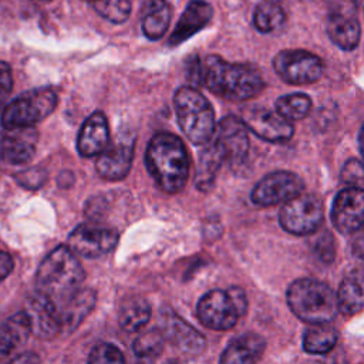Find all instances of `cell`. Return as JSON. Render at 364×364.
Listing matches in <instances>:
<instances>
[{
	"mask_svg": "<svg viewBox=\"0 0 364 364\" xmlns=\"http://www.w3.org/2000/svg\"><path fill=\"white\" fill-rule=\"evenodd\" d=\"M199 84L229 101L252 100L264 88L263 77L253 65L229 63L215 54L200 61Z\"/></svg>",
	"mask_w": 364,
	"mask_h": 364,
	"instance_id": "6da1fadb",
	"label": "cell"
},
{
	"mask_svg": "<svg viewBox=\"0 0 364 364\" xmlns=\"http://www.w3.org/2000/svg\"><path fill=\"white\" fill-rule=\"evenodd\" d=\"M145 164L164 192L178 193L185 188L189 176V156L182 139L175 134H155L146 145Z\"/></svg>",
	"mask_w": 364,
	"mask_h": 364,
	"instance_id": "7a4b0ae2",
	"label": "cell"
},
{
	"mask_svg": "<svg viewBox=\"0 0 364 364\" xmlns=\"http://www.w3.org/2000/svg\"><path fill=\"white\" fill-rule=\"evenodd\" d=\"M85 272L68 246H57L40 263L36 273V293L55 306L67 300L82 284Z\"/></svg>",
	"mask_w": 364,
	"mask_h": 364,
	"instance_id": "3957f363",
	"label": "cell"
},
{
	"mask_svg": "<svg viewBox=\"0 0 364 364\" xmlns=\"http://www.w3.org/2000/svg\"><path fill=\"white\" fill-rule=\"evenodd\" d=\"M286 299L293 314L309 324L330 323L338 311L333 289L311 277L294 280L287 289Z\"/></svg>",
	"mask_w": 364,
	"mask_h": 364,
	"instance_id": "277c9868",
	"label": "cell"
},
{
	"mask_svg": "<svg viewBox=\"0 0 364 364\" xmlns=\"http://www.w3.org/2000/svg\"><path fill=\"white\" fill-rule=\"evenodd\" d=\"M173 107L179 128L195 145L206 144L215 131V112L205 95L193 87L178 88Z\"/></svg>",
	"mask_w": 364,
	"mask_h": 364,
	"instance_id": "5b68a950",
	"label": "cell"
},
{
	"mask_svg": "<svg viewBox=\"0 0 364 364\" xmlns=\"http://www.w3.org/2000/svg\"><path fill=\"white\" fill-rule=\"evenodd\" d=\"M57 102L58 97L53 88L41 87L26 91L6 105L1 124L4 128L36 125L55 109Z\"/></svg>",
	"mask_w": 364,
	"mask_h": 364,
	"instance_id": "8992f818",
	"label": "cell"
},
{
	"mask_svg": "<svg viewBox=\"0 0 364 364\" xmlns=\"http://www.w3.org/2000/svg\"><path fill=\"white\" fill-rule=\"evenodd\" d=\"M323 219L324 209L321 200L313 193L303 192L284 202L279 213L280 226L286 232L297 236L317 232L323 225Z\"/></svg>",
	"mask_w": 364,
	"mask_h": 364,
	"instance_id": "52a82bcc",
	"label": "cell"
},
{
	"mask_svg": "<svg viewBox=\"0 0 364 364\" xmlns=\"http://www.w3.org/2000/svg\"><path fill=\"white\" fill-rule=\"evenodd\" d=\"M273 68L287 84L304 85L318 81L324 71L321 58L306 50H282L273 58Z\"/></svg>",
	"mask_w": 364,
	"mask_h": 364,
	"instance_id": "ba28073f",
	"label": "cell"
},
{
	"mask_svg": "<svg viewBox=\"0 0 364 364\" xmlns=\"http://www.w3.org/2000/svg\"><path fill=\"white\" fill-rule=\"evenodd\" d=\"M118 232L114 228L88 222L78 225L67 239V246L77 255L95 259L109 253L118 243Z\"/></svg>",
	"mask_w": 364,
	"mask_h": 364,
	"instance_id": "9c48e42d",
	"label": "cell"
},
{
	"mask_svg": "<svg viewBox=\"0 0 364 364\" xmlns=\"http://www.w3.org/2000/svg\"><path fill=\"white\" fill-rule=\"evenodd\" d=\"M304 191L303 179L291 171H274L264 175L252 189L250 199L255 205L267 208L284 203Z\"/></svg>",
	"mask_w": 364,
	"mask_h": 364,
	"instance_id": "30bf717a",
	"label": "cell"
},
{
	"mask_svg": "<svg viewBox=\"0 0 364 364\" xmlns=\"http://www.w3.org/2000/svg\"><path fill=\"white\" fill-rule=\"evenodd\" d=\"M358 4L354 0H337L331 4L327 17V36L341 50H354L361 37V26L355 14Z\"/></svg>",
	"mask_w": 364,
	"mask_h": 364,
	"instance_id": "8fae6325",
	"label": "cell"
},
{
	"mask_svg": "<svg viewBox=\"0 0 364 364\" xmlns=\"http://www.w3.org/2000/svg\"><path fill=\"white\" fill-rule=\"evenodd\" d=\"M135 149L134 134L124 131L117 135L114 141H109L105 149L97 155L95 169L97 173L107 181L124 179L132 165Z\"/></svg>",
	"mask_w": 364,
	"mask_h": 364,
	"instance_id": "7c38bea8",
	"label": "cell"
},
{
	"mask_svg": "<svg viewBox=\"0 0 364 364\" xmlns=\"http://www.w3.org/2000/svg\"><path fill=\"white\" fill-rule=\"evenodd\" d=\"M222 152L225 164L240 165L249 152L250 142L247 128L240 117H223L216 125L210 138Z\"/></svg>",
	"mask_w": 364,
	"mask_h": 364,
	"instance_id": "4fadbf2b",
	"label": "cell"
},
{
	"mask_svg": "<svg viewBox=\"0 0 364 364\" xmlns=\"http://www.w3.org/2000/svg\"><path fill=\"white\" fill-rule=\"evenodd\" d=\"M196 316L205 327L216 331L232 328L240 318V314L228 291L219 289H213L199 299Z\"/></svg>",
	"mask_w": 364,
	"mask_h": 364,
	"instance_id": "5bb4252c",
	"label": "cell"
},
{
	"mask_svg": "<svg viewBox=\"0 0 364 364\" xmlns=\"http://www.w3.org/2000/svg\"><path fill=\"white\" fill-rule=\"evenodd\" d=\"M245 127L267 142H286L294 134V127L276 111L264 107H246L240 112Z\"/></svg>",
	"mask_w": 364,
	"mask_h": 364,
	"instance_id": "9a60e30c",
	"label": "cell"
},
{
	"mask_svg": "<svg viewBox=\"0 0 364 364\" xmlns=\"http://www.w3.org/2000/svg\"><path fill=\"white\" fill-rule=\"evenodd\" d=\"M159 330L165 341L171 343L175 348L185 354L199 355L206 348L205 336L169 307H165L161 311Z\"/></svg>",
	"mask_w": 364,
	"mask_h": 364,
	"instance_id": "2e32d148",
	"label": "cell"
},
{
	"mask_svg": "<svg viewBox=\"0 0 364 364\" xmlns=\"http://www.w3.org/2000/svg\"><path fill=\"white\" fill-rule=\"evenodd\" d=\"M364 219V192L361 188L347 186L341 189L331 205V222L346 235L361 230Z\"/></svg>",
	"mask_w": 364,
	"mask_h": 364,
	"instance_id": "e0dca14e",
	"label": "cell"
},
{
	"mask_svg": "<svg viewBox=\"0 0 364 364\" xmlns=\"http://www.w3.org/2000/svg\"><path fill=\"white\" fill-rule=\"evenodd\" d=\"M37 142L38 131L33 125L6 128L1 136V156L13 165L26 164L34 156Z\"/></svg>",
	"mask_w": 364,
	"mask_h": 364,
	"instance_id": "ac0fdd59",
	"label": "cell"
},
{
	"mask_svg": "<svg viewBox=\"0 0 364 364\" xmlns=\"http://www.w3.org/2000/svg\"><path fill=\"white\" fill-rule=\"evenodd\" d=\"M24 311L30 321V330L36 337L51 340L61 333L55 304L47 297L36 293L27 300Z\"/></svg>",
	"mask_w": 364,
	"mask_h": 364,
	"instance_id": "d6986e66",
	"label": "cell"
},
{
	"mask_svg": "<svg viewBox=\"0 0 364 364\" xmlns=\"http://www.w3.org/2000/svg\"><path fill=\"white\" fill-rule=\"evenodd\" d=\"M109 142V127L101 111L92 112L81 125L77 138L78 154L84 158L97 156Z\"/></svg>",
	"mask_w": 364,
	"mask_h": 364,
	"instance_id": "ffe728a7",
	"label": "cell"
},
{
	"mask_svg": "<svg viewBox=\"0 0 364 364\" xmlns=\"http://www.w3.org/2000/svg\"><path fill=\"white\" fill-rule=\"evenodd\" d=\"M97 301V294L92 289L80 287L67 300L57 304V316L61 331H74L82 320L92 311Z\"/></svg>",
	"mask_w": 364,
	"mask_h": 364,
	"instance_id": "44dd1931",
	"label": "cell"
},
{
	"mask_svg": "<svg viewBox=\"0 0 364 364\" xmlns=\"http://www.w3.org/2000/svg\"><path fill=\"white\" fill-rule=\"evenodd\" d=\"M213 17V9L209 3L203 0L191 1L185 11L182 13L175 30L172 31L168 44L171 47H176L181 43L186 41L189 37L200 31L203 27L209 24Z\"/></svg>",
	"mask_w": 364,
	"mask_h": 364,
	"instance_id": "7402d4cb",
	"label": "cell"
},
{
	"mask_svg": "<svg viewBox=\"0 0 364 364\" xmlns=\"http://www.w3.org/2000/svg\"><path fill=\"white\" fill-rule=\"evenodd\" d=\"M266 348L264 338L257 333H245L235 338L222 353L223 364H249L257 361Z\"/></svg>",
	"mask_w": 364,
	"mask_h": 364,
	"instance_id": "603a6c76",
	"label": "cell"
},
{
	"mask_svg": "<svg viewBox=\"0 0 364 364\" xmlns=\"http://www.w3.org/2000/svg\"><path fill=\"white\" fill-rule=\"evenodd\" d=\"M31 333L30 321L26 311H20L9 317L0 324V361L6 360L17 350Z\"/></svg>",
	"mask_w": 364,
	"mask_h": 364,
	"instance_id": "cb8c5ba5",
	"label": "cell"
},
{
	"mask_svg": "<svg viewBox=\"0 0 364 364\" xmlns=\"http://www.w3.org/2000/svg\"><path fill=\"white\" fill-rule=\"evenodd\" d=\"M363 270L354 269L340 283L337 299V310L344 316H355L363 309Z\"/></svg>",
	"mask_w": 364,
	"mask_h": 364,
	"instance_id": "d4e9b609",
	"label": "cell"
},
{
	"mask_svg": "<svg viewBox=\"0 0 364 364\" xmlns=\"http://www.w3.org/2000/svg\"><path fill=\"white\" fill-rule=\"evenodd\" d=\"M171 4L166 0H149L142 13V33L146 38L159 40L171 23Z\"/></svg>",
	"mask_w": 364,
	"mask_h": 364,
	"instance_id": "484cf974",
	"label": "cell"
},
{
	"mask_svg": "<svg viewBox=\"0 0 364 364\" xmlns=\"http://www.w3.org/2000/svg\"><path fill=\"white\" fill-rule=\"evenodd\" d=\"M203 145L205 146L199 152L195 182L199 191L206 192L213 186L218 171L225 164V161H223L222 152L219 151V148L215 145L212 139H209Z\"/></svg>",
	"mask_w": 364,
	"mask_h": 364,
	"instance_id": "4316f807",
	"label": "cell"
},
{
	"mask_svg": "<svg viewBox=\"0 0 364 364\" xmlns=\"http://www.w3.org/2000/svg\"><path fill=\"white\" fill-rule=\"evenodd\" d=\"M151 318V306L141 296H132L122 301L118 313L119 327L127 333L141 331Z\"/></svg>",
	"mask_w": 364,
	"mask_h": 364,
	"instance_id": "83f0119b",
	"label": "cell"
},
{
	"mask_svg": "<svg viewBox=\"0 0 364 364\" xmlns=\"http://www.w3.org/2000/svg\"><path fill=\"white\" fill-rule=\"evenodd\" d=\"M337 330L328 323L313 324L303 334V348L309 354H327L337 344Z\"/></svg>",
	"mask_w": 364,
	"mask_h": 364,
	"instance_id": "f1b7e54d",
	"label": "cell"
},
{
	"mask_svg": "<svg viewBox=\"0 0 364 364\" xmlns=\"http://www.w3.org/2000/svg\"><path fill=\"white\" fill-rule=\"evenodd\" d=\"M286 13L277 0L260 1L253 13V24L260 33H272L283 26Z\"/></svg>",
	"mask_w": 364,
	"mask_h": 364,
	"instance_id": "f546056e",
	"label": "cell"
},
{
	"mask_svg": "<svg viewBox=\"0 0 364 364\" xmlns=\"http://www.w3.org/2000/svg\"><path fill=\"white\" fill-rule=\"evenodd\" d=\"M276 112L287 121H300L306 118L311 109V100L301 92L282 95L276 100Z\"/></svg>",
	"mask_w": 364,
	"mask_h": 364,
	"instance_id": "4dcf8cb0",
	"label": "cell"
},
{
	"mask_svg": "<svg viewBox=\"0 0 364 364\" xmlns=\"http://www.w3.org/2000/svg\"><path fill=\"white\" fill-rule=\"evenodd\" d=\"M164 347H165V338L161 330L158 328H151L139 333L132 344L134 354L145 360H151L161 355V353L164 351Z\"/></svg>",
	"mask_w": 364,
	"mask_h": 364,
	"instance_id": "1f68e13d",
	"label": "cell"
},
{
	"mask_svg": "<svg viewBox=\"0 0 364 364\" xmlns=\"http://www.w3.org/2000/svg\"><path fill=\"white\" fill-rule=\"evenodd\" d=\"M91 4L102 18L114 24L127 21L131 13L129 0H94Z\"/></svg>",
	"mask_w": 364,
	"mask_h": 364,
	"instance_id": "d6a6232c",
	"label": "cell"
},
{
	"mask_svg": "<svg viewBox=\"0 0 364 364\" xmlns=\"http://www.w3.org/2000/svg\"><path fill=\"white\" fill-rule=\"evenodd\" d=\"M88 361L94 364H118L124 363L125 357L121 350L109 343H98L92 347L88 355Z\"/></svg>",
	"mask_w": 364,
	"mask_h": 364,
	"instance_id": "836d02e7",
	"label": "cell"
},
{
	"mask_svg": "<svg viewBox=\"0 0 364 364\" xmlns=\"http://www.w3.org/2000/svg\"><path fill=\"white\" fill-rule=\"evenodd\" d=\"M340 179L347 185V186H354V188H361L364 183V176H363V164L360 159H348L344 162L341 166L340 172Z\"/></svg>",
	"mask_w": 364,
	"mask_h": 364,
	"instance_id": "e575fe53",
	"label": "cell"
},
{
	"mask_svg": "<svg viewBox=\"0 0 364 364\" xmlns=\"http://www.w3.org/2000/svg\"><path fill=\"white\" fill-rule=\"evenodd\" d=\"M314 253L323 263H333L336 256V246H334V237L330 232L324 230L316 245H314Z\"/></svg>",
	"mask_w": 364,
	"mask_h": 364,
	"instance_id": "d590c367",
	"label": "cell"
},
{
	"mask_svg": "<svg viewBox=\"0 0 364 364\" xmlns=\"http://www.w3.org/2000/svg\"><path fill=\"white\" fill-rule=\"evenodd\" d=\"M17 182L28 189L40 188L46 181V171L40 168H30L16 176Z\"/></svg>",
	"mask_w": 364,
	"mask_h": 364,
	"instance_id": "8d00e7d4",
	"label": "cell"
},
{
	"mask_svg": "<svg viewBox=\"0 0 364 364\" xmlns=\"http://www.w3.org/2000/svg\"><path fill=\"white\" fill-rule=\"evenodd\" d=\"M11 88H13L11 68L7 63L0 61V108L3 107V102L9 97Z\"/></svg>",
	"mask_w": 364,
	"mask_h": 364,
	"instance_id": "74e56055",
	"label": "cell"
},
{
	"mask_svg": "<svg viewBox=\"0 0 364 364\" xmlns=\"http://www.w3.org/2000/svg\"><path fill=\"white\" fill-rule=\"evenodd\" d=\"M226 291H228L229 297L232 299L233 304L236 306V309H237V311H239V314L242 317L246 313V310H247V297H246L245 290L240 289L239 286H230Z\"/></svg>",
	"mask_w": 364,
	"mask_h": 364,
	"instance_id": "f35d334b",
	"label": "cell"
},
{
	"mask_svg": "<svg viewBox=\"0 0 364 364\" xmlns=\"http://www.w3.org/2000/svg\"><path fill=\"white\" fill-rule=\"evenodd\" d=\"M13 267H14L13 257L9 253L0 250V283L11 273Z\"/></svg>",
	"mask_w": 364,
	"mask_h": 364,
	"instance_id": "ab89813d",
	"label": "cell"
},
{
	"mask_svg": "<svg viewBox=\"0 0 364 364\" xmlns=\"http://www.w3.org/2000/svg\"><path fill=\"white\" fill-rule=\"evenodd\" d=\"M13 363H23V361H38V357L36 355V354H33V353H26V354H23V355H17V357H14L13 360H11Z\"/></svg>",
	"mask_w": 364,
	"mask_h": 364,
	"instance_id": "60d3db41",
	"label": "cell"
},
{
	"mask_svg": "<svg viewBox=\"0 0 364 364\" xmlns=\"http://www.w3.org/2000/svg\"><path fill=\"white\" fill-rule=\"evenodd\" d=\"M85 1H90V3H92V1H94V0H85Z\"/></svg>",
	"mask_w": 364,
	"mask_h": 364,
	"instance_id": "b9f144b4",
	"label": "cell"
}]
</instances>
